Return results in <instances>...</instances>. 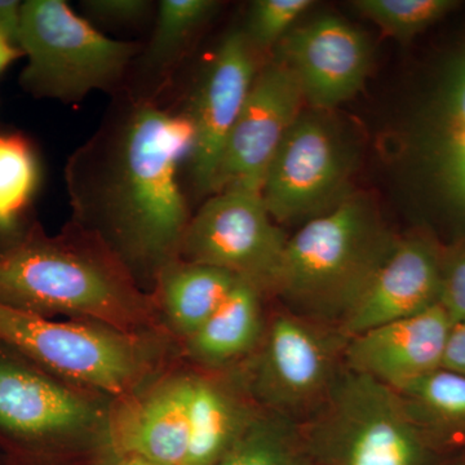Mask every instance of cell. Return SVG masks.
<instances>
[{
  "label": "cell",
  "mask_w": 465,
  "mask_h": 465,
  "mask_svg": "<svg viewBox=\"0 0 465 465\" xmlns=\"http://www.w3.org/2000/svg\"><path fill=\"white\" fill-rule=\"evenodd\" d=\"M262 290L238 278L225 302L194 335L188 351L204 366L222 367L253 354L265 332Z\"/></svg>",
  "instance_id": "19"
},
{
  "label": "cell",
  "mask_w": 465,
  "mask_h": 465,
  "mask_svg": "<svg viewBox=\"0 0 465 465\" xmlns=\"http://www.w3.org/2000/svg\"><path fill=\"white\" fill-rule=\"evenodd\" d=\"M459 5L455 0H357L353 8L391 38L411 41Z\"/></svg>",
  "instance_id": "25"
},
{
  "label": "cell",
  "mask_w": 465,
  "mask_h": 465,
  "mask_svg": "<svg viewBox=\"0 0 465 465\" xmlns=\"http://www.w3.org/2000/svg\"><path fill=\"white\" fill-rule=\"evenodd\" d=\"M256 56L258 51L243 29L226 34L183 112L194 133L188 162L200 194L213 192L223 149L259 72Z\"/></svg>",
  "instance_id": "11"
},
{
  "label": "cell",
  "mask_w": 465,
  "mask_h": 465,
  "mask_svg": "<svg viewBox=\"0 0 465 465\" xmlns=\"http://www.w3.org/2000/svg\"><path fill=\"white\" fill-rule=\"evenodd\" d=\"M442 259L443 250L428 235L399 240L351 313L339 324V332L349 341L440 304Z\"/></svg>",
  "instance_id": "15"
},
{
  "label": "cell",
  "mask_w": 465,
  "mask_h": 465,
  "mask_svg": "<svg viewBox=\"0 0 465 465\" xmlns=\"http://www.w3.org/2000/svg\"><path fill=\"white\" fill-rule=\"evenodd\" d=\"M262 410L246 385L217 376L193 375L188 454L183 465L219 463Z\"/></svg>",
  "instance_id": "18"
},
{
  "label": "cell",
  "mask_w": 465,
  "mask_h": 465,
  "mask_svg": "<svg viewBox=\"0 0 465 465\" xmlns=\"http://www.w3.org/2000/svg\"><path fill=\"white\" fill-rule=\"evenodd\" d=\"M82 5L94 20L128 25L148 17L153 5L148 0H85Z\"/></svg>",
  "instance_id": "28"
},
{
  "label": "cell",
  "mask_w": 465,
  "mask_h": 465,
  "mask_svg": "<svg viewBox=\"0 0 465 465\" xmlns=\"http://www.w3.org/2000/svg\"><path fill=\"white\" fill-rule=\"evenodd\" d=\"M219 8L213 0H162L145 52V67L164 75L176 66L193 39Z\"/></svg>",
  "instance_id": "23"
},
{
  "label": "cell",
  "mask_w": 465,
  "mask_h": 465,
  "mask_svg": "<svg viewBox=\"0 0 465 465\" xmlns=\"http://www.w3.org/2000/svg\"><path fill=\"white\" fill-rule=\"evenodd\" d=\"M216 465H314L298 421L262 410Z\"/></svg>",
  "instance_id": "22"
},
{
  "label": "cell",
  "mask_w": 465,
  "mask_h": 465,
  "mask_svg": "<svg viewBox=\"0 0 465 465\" xmlns=\"http://www.w3.org/2000/svg\"><path fill=\"white\" fill-rule=\"evenodd\" d=\"M114 465H158L139 458H115Z\"/></svg>",
  "instance_id": "32"
},
{
  "label": "cell",
  "mask_w": 465,
  "mask_h": 465,
  "mask_svg": "<svg viewBox=\"0 0 465 465\" xmlns=\"http://www.w3.org/2000/svg\"><path fill=\"white\" fill-rule=\"evenodd\" d=\"M299 424L314 465H437L439 449L399 391L345 365L323 402Z\"/></svg>",
  "instance_id": "4"
},
{
  "label": "cell",
  "mask_w": 465,
  "mask_h": 465,
  "mask_svg": "<svg viewBox=\"0 0 465 465\" xmlns=\"http://www.w3.org/2000/svg\"><path fill=\"white\" fill-rule=\"evenodd\" d=\"M351 153L341 134L320 110L302 112L291 125L262 188L277 224L314 219L348 197Z\"/></svg>",
  "instance_id": "8"
},
{
  "label": "cell",
  "mask_w": 465,
  "mask_h": 465,
  "mask_svg": "<svg viewBox=\"0 0 465 465\" xmlns=\"http://www.w3.org/2000/svg\"><path fill=\"white\" fill-rule=\"evenodd\" d=\"M397 242L372 202L349 194L287 240L271 290L292 313L338 329Z\"/></svg>",
  "instance_id": "2"
},
{
  "label": "cell",
  "mask_w": 465,
  "mask_h": 465,
  "mask_svg": "<svg viewBox=\"0 0 465 465\" xmlns=\"http://www.w3.org/2000/svg\"><path fill=\"white\" fill-rule=\"evenodd\" d=\"M347 342L336 327L290 311L275 314L244 385L262 410L302 423L331 391Z\"/></svg>",
  "instance_id": "7"
},
{
  "label": "cell",
  "mask_w": 465,
  "mask_h": 465,
  "mask_svg": "<svg viewBox=\"0 0 465 465\" xmlns=\"http://www.w3.org/2000/svg\"><path fill=\"white\" fill-rule=\"evenodd\" d=\"M23 2L18 0H0V34L18 45Z\"/></svg>",
  "instance_id": "30"
},
{
  "label": "cell",
  "mask_w": 465,
  "mask_h": 465,
  "mask_svg": "<svg viewBox=\"0 0 465 465\" xmlns=\"http://www.w3.org/2000/svg\"><path fill=\"white\" fill-rule=\"evenodd\" d=\"M194 133L188 116L139 100L70 158V203L131 275L153 278L180 258L191 216L180 167Z\"/></svg>",
  "instance_id": "1"
},
{
  "label": "cell",
  "mask_w": 465,
  "mask_h": 465,
  "mask_svg": "<svg viewBox=\"0 0 465 465\" xmlns=\"http://www.w3.org/2000/svg\"><path fill=\"white\" fill-rule=\"evenodd\" d=\"M18 47L27 58L21 87L66 104L114 88L137 52L136 43L104 35L64 0L23 2Z\"/></svg>",
  "instance_id": "5"
},
{
  "label": "cell",
  "mask_w": 465,
  "mask_h": 465,
  "mask_svg": "<svg viewBox=\"0 0 465 465\" xmlns=\"http://www.w3.org/2000/svg\"><path fill=\"white\" fill-rule=\"evenodd\" d=\"M313 5L312 0H256L243 32L256 51L265 50L282 41Z\"/></svg>",
  "instance_id": "26"
},
{
  "label": "cell",
  "mask_w": 465,
  "mask_h": 465,
  "mask_svg": "<svg viewBox=\"0 0 465 465\" xmlns=\"http://www.w3.org/2000/svg\"><path fill=\"white\" fill-rule=\"evenodd\" d=\"M442 367L465 375V321L452 323Z\"/></svg>",
  "instance_id": "29"
},
{
  "label": "cell",
  "mask_w": 465,
  "mask_h": 465,
  "mask_svg": "<svg viewBox=\"0 0 465 465\" xmlns=\"http://www.w3.org/2000/svg\"><path fill=\"white\" fill-rule=\"evenodd\" d=\"M101 407L81 391L0 361V428L32 440H73L108 430Z\"/></svg>",
  "instance_id": "14"
},
{
  "label": "cell",
  "mask_w": 465,
  "mask_h": 465,
  "mask_svg": "<svg viewBox=\"0 0 465 465\" xmlns=\"http://www.w3.org/2000/svg\"><path fill=\"white\" fill-rule=\"evenodd\" d=\"M278 47V60L295 75L305 103L320 112L356 96L369 74L371 48L366 36L331 15L291 30Z\"/></svg>",
  "instance_id": "13"
},
{
  "label": "cell",
  "mask_w": 465,
  "mask_h": 465,
  "mask_svg": "<svg viewBox=\"0 0 465 465\" xmlns=\"http://www.w3.org/2000/svg\"><path fill=\"white\" fill-rule=\"evenodd\" d=\"M455 465H465V448H464V451L461 452L460 457H459L457 464H455Z\"/></svg>",
  "instance_id": "33"
},
{
  "label": "cell",
  "mask_w": 465,
  "mask_h": 465,
  "mask_svg": "<svg viewBox=\"0 0 465 465\" xmlns=\"http://www.w3.org/2000/svg\"><path fill=\"white\" fill-rule=\"evenodd\" d=\"M20 57H24L20 47L0 34V74L5 73Z\"/></svg>",
  "instance_id": "31"
},
{
  "label": "cell",
  "mask_w": 465,
  "mask_h": 465,
  "mask_svg": "<svg viewBox=\"0 0 465 465\" xmlns=\"http://www.w3.org/2000/svg\"><path fill=\"white\" fill-rule=\"evenodd\" d=\"M133 275L115 255L84 244L34 238L0 255V302L39 314H66L122 331L145 313Z\"/></svg>",
  "instance_id": "3"
},
{
  "label": "cell",
  "mask_w": 465,
  "mask_h": 465,
  "mask_svg": "<svg viewBox=\"0 0 465 465\" xmlns=\"http://www.w3.org/2000/svg\"><path fill=\"white\" fill-rule=\"evenodd\" d=\"M412 155L430 200L465 228V41L421 108Z\"/></svg>",
  "instance_id": "12"
},
{
  "label": "cell",
  "mask_w": 465,
  "mask_h": 465,
  "mask_svg": "<svg viewBox=\"0 0 465 465\" xmlns=\"http://www.w3.org/2000/svg\"><path fill=\"white\" fill-rule=\"evenodd\" d=\"M0 341L66 381L116 397L133 393L154 361L134 332L94 321L58 322L2 302Z\"/></svg>",
  "instance_id": "6"
},
{
  "label": "cell",
  "mask_w": 465,
  "mask_h": 465,
  "mask_svg": "<svg viewBox=\"0 0 465 465\" xmlns=\"http://www.w3.org/2000/svg\"><path fill=\"white\" fill-rule=\"evenodd\" d=\"M192 385L193 375L173 376L124 402L106 430L114 457L158 465L185 464Z\"/></svg>",
  "instance_id": "17"
},
{
  "label": "cell",
  "mask_w": 465,
  "mask_h": 465,
  "mask_svg": "<svg viewBox=\"0 0 465 465\" xmlns=\"http://www.w3.org/2000/svg\"><path fill=\"white\" fill-rule=\"evenodd\" d=\"M304 103L295 75L282 61L259 69L223 149L211 195L262 193L266 171Z\"/></svg>",
  "instance_id": "10"
},
{
  "label": "cell",
  "mask_w": 465,
  "mask_h": 465,
  "mask_svg": "<svg viewBox=\"0 0 465 465\" xmlns=\"http://www.w3.org/2000/svg\"><path fill=\"white\" fill-rule=\"evenodd\" d=\"M452 320L440 304L349 339L344 365L387 385L402 390L442 367Z\"/></svg>",
  "instance_id": "16"
},
{
  "label": "cell",
  "mask_w": 465,
  "mask_h": 465,
  "mask_svg": "<svg viewBox=\"0 0 465 465\" xmlns=\"http://www.w3.org/2000/svg\"><path fill=\"white\" fill-rule=\"evenodd\" d=\"M440 304L452 322L465 321V242L443 250Z\"/></svg>",
  "instance_id": "27"
},
{
  "label": "cell",
  "mask_w": 465,
  "mask_h": 465,
  "mask_svg": "<svg viewBox=\"0 0 465 465\" xmlns=\"http://www.w3.org/2000/svg\"><path fill=\"white\" fill-rule=\"evenodd\" d=\"M260 193L226 191L211 195L183 234V262L216 266L271 290L286 242Z\"/></svg>",
  "instance_id": "9"
},
{
  "label": "cell",
  "mask_w": 465,
  "mask_h": 465,
  "mask_svg": "<svg viewBox=\"0 0 465 465\" xmlns=\"http://www.w3.org/2000/svg\"><path fill=\"white\" fill-rule=\"evenodd\" d=\"M39 182L41 167L30 143L21 134H0V231L16 226Z\"/></svg>",
  "instance_id": "24"
},
{
  "label": "cell",
  "mask_w": 465,
  "mask_h": 465,
  "mask_svg": "<svg viewBox=\"0 0 465 465\" xmlns=\"http://www.w3.org/2000/svg\"><path fill=\"white\" fill-rule=\"evenodd\" d=\"M238 277L216 268L179 259L158 275L162 307L174 331L191 338L225 302Z\"/></svg>",
  "instance_id": "20"
},
{
  "label": "cell",
  "mask_w": 465,
  "mask_h": 465,
  "mask_svg": "<svg viewBox=\"0 0 465 465\" xmlns=\"http://www.w3.org/2000/svg\"><path fill=\"white\" fill-rule=\"evenodd\" d=\"M397 391L412 420L437 449L465 446V375L440 367Z\"/></svg>",
  "instance_id": "21"
}]
</instances>
